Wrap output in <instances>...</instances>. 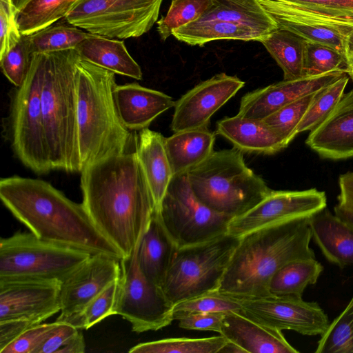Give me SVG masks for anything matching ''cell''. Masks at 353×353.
<instances>
[{"label": "cell", "instance_id": "obj_1", "mask_svg": "<svg viewBox=\"0 0 353 353\" xmlns=\"http://www.w3.org/2000/svg\"><path fill=\"white\" fill-rule=\"evenodd\" d=\"M81 173L82 203L90 219L124 258L130 256L156 210L137 145Z\"/></svg>", "mask_w": 353, "mask_h": 353}, {"label": "cell", "instance_id": "obj_2", "mask_svg": "<svg viewBox=\"0 0 353 353\" xmlns=\"http://www.w3.org/2000/svg\"><path fill=\"white\" fill-rule=\"evenodd\" d=\"M0 199L41 239L90 254L124 258L97 228L82 203L69 199L47 181L17 175L2 178Z\"/></svg>", "mask_w": 353, "mask_h": 353}, {"label": "cell", "instance_id": "obj_3", "mask_svg": "<svg viewBox=\"0 0 353 353\" xmlns=\"http://www.w3.org/2000/svg\"><path fill=\"white\" fill-rule=\"evenodd\" d=\"M309 218L269 225L240 236L219 292L237 298L270 295L274 274L287 263L314 259Z\"/></svg>", "mask_w": 353, "mask_h": 353}, {"label": "cell", "instance_id": "obj_4", "mask_svg": "<svg viewBox=\"0 0 353 353\" xmlns=\"http://www.w3.org/2000/svg\"><path fill=\"white\" fill-rule=\"evenodd\" d=\"M115 73L79 59L77 95L78 142L82 170L134 148L138 135L123 124L116 106Z\"/></svg>", "mask_w": 353, "mask_h": 353}, {"label": "cell", "instance_id": "obj_5", "mask_svg": "<svg viewBox=\"0 0 353 353\" xmlns=\"http://www.w3.org/2000/svg\"><path fill=\"white\" fill-rule=\"evenodd\" d=\"M41 104L52 170L81 172L77 125L76 49L43 53Z\"/></svg>", "mask_w": 353, "mask_h": 353}, {"label": "cell", "instance_id": "obj_6", "mask_svg": "<svg viewBox=\"0 0 353 353\" xmlns=\"http://www.w3.org/2000/svg\"><path fill=\"white\" fill-rule=\"evenodd\" d=\"M186 174L193 192L202 203L234 218L251 210L271 190L247 166L243 152L235 148L214 151Z\"/></svg>", "mask_w": 353, "mask_h": 353}, {"label": "cell", "instance_id": "obj_7", "mask_svg": "<svg viewBox=\"0 0 353 353\" xmlns=\"http://www.w3.org/2000/svg\"><path fill=\"white\" fill-rule=\"evenodd\" d=\"M240 237L225 234L210 241L176 248L161 288L174 305L219 291Z\"/></svg>", "mask_w": 353, "mask_h": 353}, {"label": "cell", "instance_id": "obj_8", "mask_svg": "<svg viewBox=\"0 0 353 353\" xmlns=\"http://www.w3.org/2000/svg\"><path fill=\"white\" fill-rule=\"evenodd\" d=\"M43 75V54L34 53L25 81L12 96L10 114L12 148L19 160L37 174L52 170L41 104Z\"/></svg>", "mask_w": 353, "mask_h": 353}, {"label": "cell", "instance_id": "obj_9", "mask_svg": "<svg viewBox=\"0 0 353 353\" xmlns=\"http://www.w3.org/2000/svg\"><path fill=\"white\" fill-rule=\"evenodd\" d=\"M90 255L41 239L31 232H17L9 237L1 238L0 281H61Z\"/></svg>", "mask_w": 353, "mask_h": 353}, {"label": "cell", "instance_id": "obj_10", "mask_svg": "<svg viewBox=\"0 0 353 353\" xmlns=\"http://www.w3.org/2000/svg\"><path fill=\"white\" fill-rule=\"evenodd\" d=\"M156 210L176 248L203 243L227 234L234 219L202 203L193 192L186 174L172 177Z\"/></svg>", "mask_w": 353, "mask_h": 353}, {"label": "cell", "instance_id": "obj_11", "mask_svg": "<svg viewBox=\"0 0 353 353\" xmlns=\"http://www.w3.org/2000/svg\"><path fill=\"white\" fill-rule=\"evenodd\" d=\"M163 0H76L64 17L87 32L117 39L141 37L158 21Z\"/></svg>", "mask_w": 353, "mask_h": 353}, {"label": "cell", "instance_id": "obj_12", "mask_svg": "<svg viewBox=\"0 0 353 353\" xmlns=\"http://www.w3.org/2000/svg\"><path fill=\"white\" fill-rule=\"evenodd\" d=\"M138 246L130 256L121 260L114 315L122 316L130 323L133 332L141 333L169 325L174 321V305L161 287L141 270Z\"/></svg>", "mask_w": 353, "mask_h": 353}, {"label": "cell", "instance_id": "obj_13", "mask_svg": "<svg viewBox=\"0 0 353 353\" xmlns=\"http://www.w3.org/2000/svg\"><path fill=\"white\" fill-rule=\"evenodd\" d=\"M237 299L241 305V314L281 331L321 335L330 324L327 315L316 302L305 301L302 297L270 294Z\"/></svg>", "mask_w": 353, "mask_h": 353}, {"label": "cell", "instance_id": "obj_14", "mask_svg": "<svg viewBox=\"0 0 353 353\" xmlns=\"http://www.w3.org/2000/svg\"><path fill=\"white\" fill-rule=\"evenodd\" d=\"M327 196L316 188L273 190L246 213L234 218L228 234L240 237L259 228L299 218H310L325 209Z\"/></svg>", "mask_w": 353, "mask_h": 353}, {"label": "cell", "instance_id": "obj_15", "mask_svg": "<svg viewBox=\"0 0 353 353\" xmlns=\"http://www.w3.org/2000/svg\"><path fill=\"white\" fill-rule=\"evenodd\" d=\"M121 261L103 254H92L61 281L58 322L70 323L85 307L121 275Z\"/></svg>", "mask_w": 353, "mask_h": 353}, {"label": "cell", "instance_id": "obj_16", "mask_svg": "<svg viewBox=\"0 0 353 353\" xmlns=\"http://www.w3.org/2000/svg\"><path fill=\"white\" fill-rule=\"evenodd\" d=\"M61 281H0V321L26 319L41 323L61 309Z\"/></svg>", "mask_w": 353, "mask_h": 353}, {"label": "cell", "instance_id": "obj_17", "mask_svg": "<svg viewBox=\"0 0 353 353\" xmlns=\"http://www.w3.org/2000/svg\"><path fill=\"white\" fill-rule=\"evenodd\" d=\"M244 85L236 76L225 73L199 83L176 101L171 130L175 132L208 127L212 115Z\"/></svg>", "mask_w": 353, "mask_h": 353}, {"label": "cell", "instance_id": "obj_18", "mask_svg": "<svg viewBox=\"0 0 353 353\" xmlns=\"http://www.w3.org/2000/svg\"><path fill=\"white\" fill-rule=\"evenodd\" d=\"M278 28L288 30L310 42L323 44L343 54L344 40L353 26L307 12L279 0H258Z\"/></svg>", "mask_w": 353, "mask_h": 353}, {"label": "cell", "instance_id": "obj_19", "mask_svg": "<svg viewBox=\"0 0 353 353\" xmlns=\"http://www.w3.org/2000/svg\"><path fill=\"white\" fill-rule=\"evenodd\" d=\"M346 73L331 72L317 76L285 80L245 94L238 115L263 120L287 104L332 84Z\"/></svg>", "mask_w": 353, "mask_h": 353}, {"label": "cell", "instance_id": "obj_20", "mask_svg": "<svg viewBox=\"0 0 353 353\" xmlns=\"http://www.w3.org/2000/svg\"><path fill=\"white\" fill-rule=\"evenodd\" d=\"M305 143L324 159L353 157V89L343 94L327 116L310 130Z\"/></svg>", "mask_w": 353, "mask_h": 353}, {"label": "cell", "instance_id": "obj_21", "mask_svg": "<svg viewBox=\"0 0 353 353\" xmlns=\"http://www.w3.org/2000/svg\"><path fill=\"white\" fill-rule=\"evenodd\" d=\"M114 98L123 124L132 132L148 128L158 116L174 107L176 103L165 93L137 83L117 85Z\"/></svg>", "mask_w": 353, "mask_h": 353}, {"label": "cell", "instance_id": "obj_22", "mask_svg": "<svg viewBox=\"0 0 353 353\" xmlns=\"http://www.w3.org/2000/svg\"><path fill=\"white\" fill-rule=\"evenodd\" d=\"M221 335L245 353H298L282 331L271 328L234 312H225Z\"/></svg>", "mask_w": 353, "mask_h": 353}, {"label": "cell", "instance_id": "obj_23", "mask_svg": "<svg viewBox=\"0 0 353 353\" xmlns=\"http://www.w3.org/2000/svg\"><path fill=\"white\" fill-rule=\"evenodd\" d=\"M312 239L327 260L341 269L353 265V226L326 208L309 218Z\"/></svg>", "mask_w": 353, "mask_h": 353}, {"label": "cell", "instance_id": "obj_24", "mask_svg": "<svg viewBox=\"0 0 353 353\" xmlns=\"http://www.w3.org/2000/svg\"><path fill=\"white\" fill-rule=\"evenodd\" d=\"M216 133L243 152L274 154L287 147L284 141L263 120L238 114L219 121Z\"/></svg>", "mask_w": 353, "mask_h": 353}, {"label": "cell", "instance_id": "obj_25", "mask_svg": "<svg viewBox=\"0 0 353 353\" xmlns=\"http://www.w3.org/2000/svg\"><path fill=\"white\" fill-rule=\"evenodd\" d=\"M161 133L148 128L139 131L137 153L158 209L174 176Z\"/></svg>", "mask_w": 353, "mask_h": 353}, {"label": "cell", "instance_id": "obj_26", "mask_svg": "<svg viewBox=\"0 0 353 353\" xmlns=\"http://www.w3.org/2000/svg\"><path fill=\"white\" fill-rule=\"evenodd\" d=\"M176 249L155 210L138 246L141 270L149 280L161 287Z\"/></svg>", "mask_w": 353, "mask_h": 353}, {"label": "cell", "instance_id": "obj_27", "mask_svg": "<svg viewBox=\"0 0 353 353\" xmlns=\"http://www.w3.org/2000/svg\"><path fill=\"white\" fill-rule=\"evenodd\" d=\"M76 50L84 61L117 74L142 79L141 69L123 41L89 33Z\"/></svg>", "mask_w": 353, "mask_h": 353}, {"label": "cell", "instance_id": "obj_28", "mask_svg": "<svg viewBox=\"0 0 353 353\" xmlns=\"http://www.w3.org/2000/svg\"><path fill=\"white\" fill-rule=\"evenodd\" d=\"M215 134L208 127L175 132L165 147L174 176L186 174L214 152Z\"/></svg>", "mask_w": 353, "mask_h": 353}, {"label": "cell", "instance_id": "obj_29", "mask_svg": "<svg viewBox=\"0 0 353 353\" xmlns=\"http://www.w3.org/2000/svg\"><path fill=\"white\" fill-rule=\"evenodd\" d=\"M199 20H220L242 24L263 37L278 28L258 0H212L210 7Z\"/></svg>", "mask_w": 353, "mask_h": 353}, {"label": "cell", "instance_id": "obj_30", "mask_svg": "<svg viewBox=\"0 0 353 353\" xmlns=\"http://www.w3.org/2000/svg\"><path fill=\"white\" fill-rule=\"evenodd\" d=\"M172 35L187 44L200 46L215 40L260 41L263 37L246 26L220 20H197L174 30Z\"/></svg>", "mask_w": 353, "mask_h": 353}, {"label": "cell", "instance_id": "obj_31", "mask_svg": "<svg viewBox=\"0 0 353 353\" xmlns=\"http://www.w3.org/2000/svg\"><path fill=\"white\" fill-rule=\"evenodd\" d=\"M259 42L283 70V79L304 77L307 40L292 32L278 28Z\"/></svg>", "mask_w": 353, "mask_h": 353}, {"label": "cell", "instance_id": "obj_32", "mask_svg": "<svg viewBox=\"0 0 353 353\" xmlns=\"http://www.w3.org/2000/svg\"><path fill=\"white\" fill-rule=\"evenodd\" d=\"M323 270V266L315 258L292 261L272 277L269 293L275 296L302 297L306 287L315 284Z\"/></svg>", "mask_w": 353, "mask_h": 353}, {"label": "cell", "instance_id": "obj_33", "mask_svg": "<svg viewBox=\"0 0 353 353\" xmlns=\"http://www.w3.org/2000/svg\"><path fill=\"white\" fill-rule=\"evenodd\" d=\"M76 0H25L17 20L22 36H29L64 18Z\"/></svg>", "mask_w": 353, "mask_h": 353}, {"label": "cell", "instance_id": "obj_34", "mask_svg": "<svg viewBox=\"0 0 353 353\" xmlns=\"http://www.w3.org/2000/svg\"><path fill=\"white\" fill-rule=\"evenodd\" d=\"M89 34L68 23L51 25L27 36L32 54L76 49Z\"/></svg>", "mask_w": 353, "mask_h": 353}, {"label": "cell", "instance_id": "obj_35", "mask_svg": "<svg viewBox=\"0 0 353 353\" xmlns=\"http://www.w3.org/2000/svg\"><path fill=\"white\" fill-rule=\"evenodd\" d=\"M220 334L205 338H169L139 343L129 350L131 353H219L227 343Z\"/></svg>", "mask_w": 353, "mask_h": 353}, {"label": "cell", "instance_id": "obj_36", "mask_svg": "<svg viewBox=\"0 0 353 353\" xmlns=\"http://www.w3.org/2000/svg\"><path fill=\"white\" fill-rule=\"evenodd\" d=\"M316 353H353V296L318 341Z\"/></svg>", "mask_w": 353, "mask_h": 353}, {"label": "cell", "instance_id": "obj_37", "mask_svg": "<svg viewBox=\"0 0 353 353\" xmlns=\"http://www.w3.org/2000/svg\"><path fill=\"white\" fill-rule=\"evenodd\" d=\"M349 78L346 74L316 92L313 101L299 124L297 134L312 130L327 116L343 95Z\"/></svg>", "mask_w": 353, "mask_h": 353}, {"label": "cell", "instance_id": "obj_38", "mask_svg": "<svg viewBox=\"0 0 353 353\" xmlns=\"http://www.w3.org/2000/svg\"><path fill=\"white\" fill-rule=\"evenodd\" d=\"M317 92L287 104L263 120L284 141L287 146L297 135L299 124Z\"/></svg>", "mask_w": 353, "mask_h": 353}, {"label": "cell", "instance_id": "obj_39", "mask_svg": "<svg viewBox=\"0 0 353 353\" xmlns=\"http://www.w3.org/2000/svg\"><path fill=\"white\" fill-rule=\"evenodd\" d=\"M211 4L212 0H172L166 14L157 21L161 39L165 40L174 30L199 20Z\"/></svg>", "mask_w": 353, "mask_h": 353}, {"label": "cell", "instance_id": "obj_40", "mask_svg": "<svg viewBox=\"0 0 353 353\" xmlns=\"http://www.w3.org/2000/svg\"><path fill=\"white\" fill-rule=\"evenodd\" d=\"M241 311V305L237 298L216 291L174 305L173 318L174 320H178L192 314L216 312H234L240 314Z\"/></svg>", "mask_w": 353, "mask_h": 353}, {"label": "cell", "instance_id": "obj_41", "mask_svg": "<svg viewBox=\"0 0 353 353\" xmlns=\"http://www.w3.org/2000/svg\"><path fill=\"white\" fill-rule=\"evenodd\" d=\"M331 72L347 74L348 68L344 55L330 46L307 41L304 77L317 76Z\"/></svg>", "mask_w": 353, "mask_h": 353}, {"label": "cell", "instance_id": "obj_42", "mask_svg": "<svg viewBox=\"0 0 353 353\" xmlns=\"http://www.w3.org/2000/svg\"><path fill=\"white\" fill-rule=\"evenodd\" d=\"M118 281L96 296L70 324L78 329H88L108 316L114 315Z\"/></svg>", "mask_w": 353, "mask_h": 353}, {"label": "cell", "instance_id": "obj_43", "mask_svg": "<svg viewBox=\"0 0 353 353\" xmlns=\"http://www.w3.org/2000/svg\"><path fill=\"white\" fill-rule=\"evenodd\" d=\"M79 330L69 323L59 322L56 329L39 347L36 353L84 352L85 340L82 332Z\"/></svg>", "mask_w": 353, "mask_h": 353}, {"label": "cell", "instance_id": "obj_44", "mask_svg": "<svg viewBox=\"0 0 353 353\" xmlns=\"http://www.w3.org/2000/svg\"><path fill=\"white\" fill-rule=\"evenodd\" d=\"M32 55L27 36H23L13 48L0 58L2 72L17 88L23 84L27 77Z\"/></svg>", "mask_w": 353, "mask_h": 353}, {"label": "cell", "instance_id": "obj_45", "mask_svg": "<svg viewBox=\"0 0 353 353\" xmlns=\"http://www.w3.org/2000/svg\"><path fill=\"white\" fill-rule=\"evenodd\" d=\"M307 12L353 26V0H279Z\"/></svg>", "mask_w": 353, "mask_h": 353}, {"label": "cell", "instance_id": "obj_46", "mask_svg": "<svg viewBox=\"0 0 353 353\" xmlns=\"http://www.w3.org/2000/svg\"><path fill=\"white\" fill-rule=\"evenodd\" d=\"M17 8L12 0H0V58L21 39L17 20Z\"/></svg>", "mask_w": 353, "mask_h": 353}, {"label": "cell", "instance_id": "obj_47", "mask_svg": "<svg viewBox=\"0 0 353 353\" xmlns=\"http://www.w3.org/2000/svg\"><path fill=\"white\" fill-rule=\"evenodd\" d=\"M59 322L40 323L25 331L0 353H36L39 347L52 334Z\"/></svg>", "mask_w": 353, "mask_h": 353}, {"label": "cell", "instance_id": "obj_48", "mask_svg": "<svg viewBox=\"0 0 353 353\" xmlns=\"http://www.w3.org/2000/svg\"><path fill=\"white\" fill-rule=\"evenodd\" d=\"M225 312L196 313L181 317L179 326L185 330L212 331L221 334Z\"/></svg>", "mask_w": 353, "mask_h": 353}, {"label": "cell", "instance_id": "obj_49", "mask_svg": "<svg viewBox=\"0 0 353 353\" xmlns=\"http://www.w3.org/2000/svg\"><path fill=\"white\" fill-rule=\"evenodd\" d=\"M38 324L26 319L0 321V352L28 329Z\"/></svg>", "mask_w": 353, "mask_h": 353}, {"label": "cell", "instance_id": "obj_50", "mask_svg": "<svg viewBox=\"0 0 353 353\" xmlns=\"http://www.w3.org/2000/svg\"><path fill=\"white\" fill-rule=\"evenodd\" d=\"M339 194L338 205L353 211V172H347L339 176Z\"/></svg>", "mask_w": 353, "mask_h": 353}, {"label": "cell", "instance_id": "obj_51", "mask_svg": "<svg viewBox=\"0 0 353 353\" xmlns=\"http://www.w3.org/2000/svg\"><path fill=\"white\" fill-rule=\"evenodd\" d=\"M343 55L348 68L347 75L353 81V28L344 40Z\"/></svg>", "mask_w": 353, "mask_h": 353}, {"label": "cell", "instance_id": "obj_52", "mask_svg": "<svg viewBox=\"0 0 353 353\" xmlns=\"http://www.w3.org/2000/svg\"><path fill=\"white\" fill-rule=\"evenodd\" d=\"M334 212L338 217L353 226V211L338 204L334 207Z\"/></svg>", "mask_w": 353, "mask_h": 353}, {"label": "cell", "instance_id": "obj_53", "mask_svg": "<svg viewBox=\"0 0 353 353\" xmlns=\"http://www.w3.org/2000/svg\"><path fill=\"white\" fill-rule=\"evenodd\" d=\"M245 353V351L235 343L228 341L220 350L219 353Z\"/></svg>", "mask_w": 353, "mask_h": 353}, {"label": "cell", "instance_id": "obj_54", "mask_svg": "<svg viewBox=\"0 0 353 353\" xmlns=\"http://www.w3.org/2000/svg\"><path fill=\"white\" fill-rule=\"evenodd\" d=\"M14 5L18 8L25 0H12Z\"/></svg>", "mask_w": 353, "mask_h": 353}]
</instances>
